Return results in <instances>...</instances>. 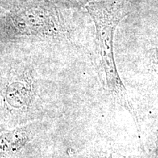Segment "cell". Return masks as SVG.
Wrapping results in <instances>:
<instances>
[{"mask_svg":"<svg viewBox=\"0 0 158 158\" xmlns=\"http://www.w3.org/2000/svg\"><path fill=\"white\" fill-rule=\"evenodd\" d=\"M5 98L12 108L19 109L27 107L33 98L32 84L26 77L13 81L7 86Z\"/></svg>","mask_w":158,"mask_h":158,"instance_id":"277c9868","label":"cell"},{"mask_svg":"<svg viewBox=\"0 0 158 158\" xmlns=\"http://www.w3.org/2000/svg\"><path fill=\"white\" fill-rule=\"evenodd\" d=\"M54 4L64 5L68 7H73V8H81V7L86 6L92 0H46Z\"/></svg>","mask_w":158,"mask_h":158,"instance_id":"5b68a950","label":"cell"},{"mask_svg":"<svg viewBox=\"0 0 158 158\" xmlns=\"http://www.w3.org/2000/svg\"><path fill=\"white\" fill-rule=\"evenodd\" d=\"M32 136L29 126L16 128L0 134V157H5L21 151Z\"/></svg>","mask_w":158,"mask_h":158,"instance_id":"3957f363","label":"cell"},{"mask_svg":"<svg viewBox=\"0 0 158 158\" xmlns=\"http://www.w3.org/2000/svg\"><path fill=\"white\" fill-rule=\"evenodd\" d=\"M0 35L10 40H62L68 27L55 4L38 0L5 13L0 19Z\"/></svg>","mask_w":158,"mask_h":158,"instance_id":"7a4b0ae2","label":"cell"},{"mask_svg":"<svg viewBox=\"0 0 158 158\" xmlns=\"http://www.w3.org/2000/svg\"><path fill=\"white\" fill-rule=\"evenodd\" d=\"M96 158H112V156L109 154H101V155L97 156Z\"/></svg>","mask_w":158,"mask_h":158,"instance_id":"8992f818","label":"cell"},{"mask_svg":"<svg viewBox=\"0 0 158 158\" xmlns=\"http://www.w3.org/2000/svg\"><path fill=\"white\" fill-rule=\"evenodd\" d=\"M86 8L95 27L97 49L108 89L114 100L135 119V110L116 68L114 51L116 29L120 21L129 15L130 10L122 0L92 1Z\"/></svg>","mask_w":158,"mask_h":158,"instance_id":"6da1fadb","label":"cell"}]
</instances>
